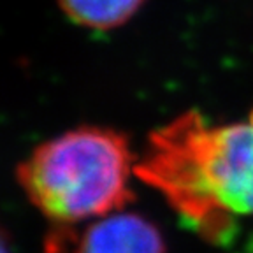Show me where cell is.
I'll list each match as a JSON object with an SVG mask.
<instances>
[{"instance_id": "cell-1", "label": "cell", "mask_w": 253, "mask_h": 253, "mask_svg": "<svg viewBox=\"0 0 253 253\" xmlns=\"http://www.w3.org/2000/svg\"><path fill=\"white\" fill-rule=\"evenodd\" d=\"M135 170L195 232L225 239L253 216V109L229 123L201 113L174 118L150 135Z\"/></svg>"}, {"instance_id": "cell-2", "label": "cell", "mask_w": 253, "mask_h": 253, "mask_svg": "<svg viewBox=\"0 0 253 253\" xmlns=\"http://www.w3.org/2000/svg\"><path fill=\"white\" fill-rule=\"evenodd\" d=\"M137 160L130 141L107 126H78L42 142L18 167L27 199L58 229L125 210Z\"/></svg>"}, {"instance_id": "cell-3", "label": "cell", "mask_w": 253, "mask_h": 253, "mask_svg": "<svg viewBox=\"0 0 253 253\" xmlns=\"http://www.w3.org/2000/svg\"><path fill=\"white\" fill-rule=\"evenodd\" d=\"M47 253H166L158 227L137 213L116 211L84 227L58 229Z\"/></svg>"}, {"instance_id": "cell-4", "label": "cell", "mask_w": 253, "mask_h": 253, "mask_svg": "<svg viewBox=\"0 0 253 253\" xmlns=\"http://www.w3.org/2000/svg\"><path fill=\"white\" fill-rule=\"evenodd\" d=\"M144 0H58L72 23L90 30H113L125 25Z\"/></svg>"}, {"instance_id": "cell-5", "label": "cell", "mask_w": 253, "mask_h": 253, "mask_svg": "<svg viewBox=\"0 0 253 253\" xmlns=\"http://www.w3.org/2000/svg\"><path fill=\"white\" fill-rule=\"evenodd\" d=\"M4 253H7V252H5V250H4Z\"/></svg>"}]
</instances>
